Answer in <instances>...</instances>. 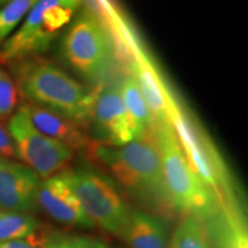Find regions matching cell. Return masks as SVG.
Returning a JSON list of instances; mask_svg holds the SVG:
<instances>
[{
	"label": "cell",
	"mask_w": 248,
	"mask_h": 248,
	"mask_svg": "<svg viewBox=\"0 0 248 248\" xmlns=\"http://www.w3.org/2000/svg\"><path fill=\"white\" fill-rule=\"evenodd\" d=\"M86 152L90 160L142 210L164 221L178 215L170 200L159 148L150 129L123 146L92 140Z\"/></svg>",
	"instance_id": "obj_1"
},
{
	"label": "cell",
	"mask_w": 248,
	"mask_h": 248,
	"mask_svg": "<svg viewBox=\"0 0 248 248\" xmlns=\"http://www.w3.org/2000/svg\"><path fill=\"white\" fill-rule=\"evenodd\" d=\"M14 64L18 92L28 101L61 114L86 130L94 91L44 59L31 57Z\"/></svg>",
	"instance_id": "obj_2"
},
{
	"label": "cell",
	"mask_w": 248,
	"mask_h": 248,
	"mask_svg": "<svg viewBox=\"0 0 248 248\" xmlns=\"http://www.w3.org/2000/svg\"><path fill=\"white\" fill-rule=\"evenodd\" d=\"M150 130L159 148L170 200L178 215H192L199 219L212 215L218 209L221 200L191 168L172 124L153 120Z\"/></svg>",
	"instance_id": "obj_3"
},
{
	"label": "cell",
	"mask_w": 248,
	"mask_h": 248,
	"mask_svg": "<svg viewBox=\"0 0 248 248\" xmlns=\"http://www.w3.org/2000/svg\"><path fill=\"white\" fill-rule=\"evenodd\" d=\"M83 0H38L21 26L0 45V63H16L47 49Z\"/></svg>",
	"instance_id": "obj_4"
},
{
	"label": "cell",
	"mask_w": 248,
	"mask_h": 248,
	"mask_svg": "<svg viewBox=\"0 0 248 248\" xmlns=\"http://www.w3.org/2000/svg\"><path fill=\"white\" fill-rule=\"evenodd\" d=\"M115 51L106 23L90 9L77 15L61 43L64 61L83 78L94 84L106 77Z\"/></svg>",
	"instance_id": "obj_5"
},
{
	"label": "cell",
	"mask_w": 248,
	"mask_h": 248,
	"mask_svg": "<svg viewBox=\"0 0 248 248\" xmlns=\"http://www.w3.org/2000/svg\"><path fill=\"white\" fill-rule=\"evenodd\" d=\"M62 171L93 224L121 237L132 208L113 179L88 164Z\"/></svg>",
	"instance_id": "obj_6"
},
{
	"label": "cell",
	"mask_w": 248,
	"mask_h": 248,
	"mask_svg": "<svg viewBox=\"0 0 248 248\" xmlns=\"http://www.w3.org/2000/svg\"><path fill=\"white\" fill-rule=\"evenodd\" d=\"M191 168L221 201L237 202V192L228 167L207 133L182 105L170 119Z\"/></svg>",
	"instance_id": "obj_7"
},
{
	"label": "cell",
	"mask_w": 248,
	"mask_h": 248,
	"mask_svg": "<svg viewBox=\"0 0 248 248\" xmlns=\"http://www.w3.org/2000/svg\"><path fill=\"white\" fill-rule=\"evenodd\" d=\"M7 129L14 141L16 157L42 179L68 168L74 151L40 132L31 122L23 105L11 115Z\"/></svg>",
	"instance_id": "obj_8"
},
{
	"label": "cell",
	"mask_w": 248,
	"mask_h": 248,
	"mask_svg": "<svg viewBox=\"0 0 248 248\" xmlns=\"http://www.w3.org/2000/svg\"><path fill=\"white\" fill-rule=\"evenodd\" d=\"M95 139L108 146H123L137 137L119 86H98L90 117Z\"/></svg>",
	"instance_id": "obj_9"
},
{
	"label": "cell",
	"mask_w": 248,
	"mask_h": 248,
	"mask_svg": "<svg viewBox=\"0 0 248 248\" xmlns=\"http://www.w3.org/2000/svg\"><path fill=\"white\" fill-rule=\"evenodd\" d=\"M37 206L61 225L78 229L95 226L86 215L63 171L40 182L37 192Z\"/></svg>",
	"instance_id": "obj_10"
},
{
	"label": "cell",
	"mask_w": 248,
	"mask_h": 248,
	"mask_svg": "<svg viewBox=\"0 0 248 248\" xmlns=\"http://www.w3.org/2000/svg\"><path fill=\"white\" fill-rule=\"evenodd\" d=\"M126 59L129 60L131 74L137 80L142 97L153 114L154 120L170 122V119L179 106V101L170 92L159 71L139 43L130 49Z\"/></svg>",
	"instance_id": "obj_11"
},
{
	"label": "cell",
	"mask_w": 248,
	"mask_h": 248,
	"mask_svg": "<svg viewBox=\"0 0 248 248\" xmlns=\"http://www.w3.org/2000/svg\"><path fill=\"white\" fill-rule=\"evenodd\" d=\"M40 182L26 164L5 159L0 163V209L23 213L35 209Z\"/></svg>",
	"instance_id": "obj_12"
},
{
	"label": "cell",
	"mask_w": 248,
	"mask_h": 248,
	"mask_svg": "<svg viewBox=\"0 0 248 248\" xmlns=\"http://www.w3.org/2000/svg\"><path fill=\"white\" fill-rule=\"evenodd\" d=\"M208 232L213 248H247V230L237 202L221 201L218 209L200 219Z\"/></svg>",
	"instance_id": "obj_13"
},
{
	"label": "cell",
	"mask_w": 248,
	"mask_h": 248,
	"mask_svg": "<svg viewBox=\"0 0 248 248\" xmlns=\"http://www.w3.org/2000/svg\"><path fill=\"white\" fill-rule=\"evenodd\" d=\"M23 107L33 125L47 137L67 145L73 151L86 150L91 144L85 130L73 120L29 101L23 104Z\"/></svg>",
	"instance_id": "obj_14"
},
{
	"label": "cell",
	"mask_w": 248,
	"mask_h": 248,
	"mask_svg": "<svg viewBox=\"0 0 248 248\" xmlns=\"http://www.w3.org/2000/svg\"><path fill=\"white\" fill-rule=\"evenodd\" d=\"M166 221L142 209H132L120 238L130 248H168Z\"/></svg>",
	"instance_id": "obj_15"
},
{
	"label": "cell",
	"mask_w": 248,
	"mask_h": 248,
	"mask_svg": "<svg viewBox=\"0 0 248 248\" xmlns=\"http://www.w3.org/2000/svg\"><path fill=\"white\" fill-rule=\"evenodd\" d=\"M27 240L39 248H109L106 241L88 234L40 228Z\"/></svg>",
	"instance_id": "obj_16"
},
{
	"label": "cell",
	"mask_w": 248,
	"mask_h": 248,
	"mask_svg": "<svg viewBox=\"0 0 248 248\" xmlns=\"http://www.w3.org/2000/svg\"><path fill=\"white\" fill-rule=\"evenodd\" d=\"M120 90L124 105H125V108L133 124V128H135L136 135L138 137L142 132L150 129L154 120L153 114L151 113L137 84V80L132 74H129L124 77L120 84Z\"/></svg>",
	"instance_id": "obj_17"
},
{
	"label": "cell",
	"mask_w": 248,
	"mask_h": 248,
	"mask_svg": "<svg viewBox=\"0 0 248 248\" xmlns=\"http://www.w3.org/2000/svg\"><path fill=\"white\" fill-rule=\"evenodd\" d=\"M168 248H213L203 223L192 215H183L169 240Z\"/></svg>",
	"instance_id": "obj_18"
},
{
	"label": "cell",
	"mask_w": 248,
	"mask_h": 248,
	"mask_svg": "<svg viewBox=\"0 0 248 248\" xmlns=\"http://www.w3.org/2000/svg\"><path fill=\"white\" fill-rule=\"evenodd\" d=\"M39 228V222L29 213L0 212V241L28 239Z\"/></svg>",
	"instance_id": "obj_19"
},
{
	"label": "cell",
	"mask_w": 248,
	"mask_h": 248,
	"mask_svg": "<svg viewBox=\"0 0 248 248\" xmlns=\"http://www.w3.org/2000/svg\"><path fill=\"white\" fill-rule=\"evenodd\" d=\"M38 0H9L0 8V45L8 38Z\"/></svg>",
	"instance_id": "obj_20"
},
{
	"label": "cell",
	"mask_w": 248,
	"mask_h": 248,
	"mask_svg": "<svg viewBox=\"0 0 248 248\" xmlns=\"http://www.w3.org/2000/svg\"><path fill=\"white\" fill-rule=\"evenodd\" d=\"M18 89L12 76L0 68V119L11 116L18 102Z\"/></svg>",
	"instance_id": "obj_21"
},
{
	"label": "cell",
	"mask_w": 248,
	"mask_h": 248,
	"mask_svg": "<svg viewBox=\"0 0 248 248\" xmlns=\"http://www.w3.org/2000/svg\"><path fill=\"white\" fill-rule=\"evenodd\" d=\"M0 156L5 157V159L16 157L13 139L9 135L8 129L1 123H0Z\"/></svg>",
	"instance_id": "obj_22"
},
{
	"label": "cell",
	"mask_w": 248,
	"mask_h": 248,
	"mask_svg": "<svg viewBox=\"0 0 248 248\" xmlns=\"http://www.w3.org/2000/svg\"><path fill=\"white\" fill-rule=\"evenodd\" d=\"M0 248H39L27 239L0 241Z\"/></svg>",
	"instance_id": "obj_23"
},
{
	"label": "cell",
	"mask_w": 248,
	"mask_h": 248,
	"mask_svg": "<svg viewBox=\"0 0 248 248\" xmlns=\"http://www.w3.org/2000/svg\"><path fill=\"white\" fill-rule=\"evenodd\" d=\"M9 0H0V6H2V5H5L6 2H8Z\"/></svg>",
	"instance_id": "obj_24"
},
{
	"label": "cell",
	"mask_w": 248,
	"mask_h": 248,
	"mask_svg": "<svg viewBox=\"0 0 248 248\" xmlns=\"http://www.w3.org/2000/svg\"><path fill=\"white\" fill-rule=\"evenodd\" d=\"M5 160V157H2V156H0V163H1L2 162V161H4Z\"/></svg>",
	"instance_id": "obj_25"
}]
</instances>
